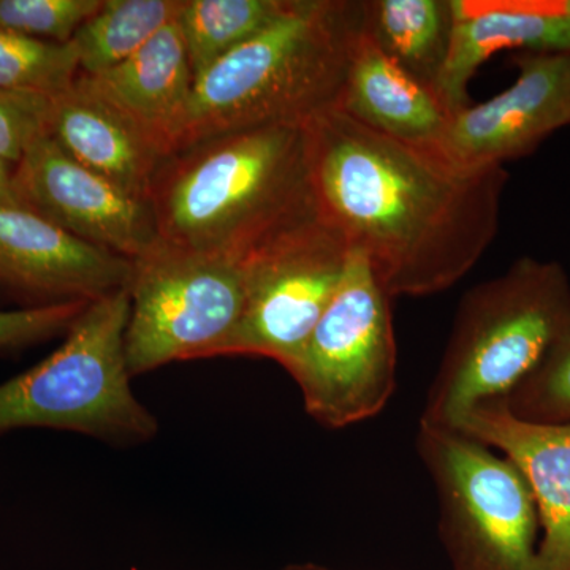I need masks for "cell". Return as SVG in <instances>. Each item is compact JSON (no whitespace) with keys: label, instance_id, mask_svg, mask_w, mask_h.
<instances>
[{"label":"cell","instance_id":"cell-8","mask_svg":"<svg viewBox=\"0 0 570 570\" xmlns=\"http://www.w3.org/2000/svg\"><path fill=\"white\" fill-rule=\"evenodd\" d=\"M246 262L157 245L134 261L127 367L138 377L175 362L223 356L246 303Z\"/></svg>","mask_w":570,"mask_h":570},{"label":"cell","instance_id":"cell-3","mask_svg":"<svg viewBox=\"0 0 570 570\" xmlns=\"http://www.w3.org/2000/svg\"><path fill=\"white\" fill-rule=\"evenodd\" d=\"M360 31L362 2L291 0L275 21L195 78L176 149L235 130L305 124L336 107Z\"/></svg>","mask_w":570,"mask_h":570},{"label":"cell","instance_id":"cell-6","mask_svg":"<svg viewBox=\"0 0 570 570\" xmlns=\"http://www.w3.org/2000/svg\"><path fill=\"white\" fill-rule=\"evenodd\" d=\"M439 532L456 570H540L534 494L512 461L460 428L419 423Z\"/></svg>","mask_w":570,"mask_h":570},{"label":"cell","instance_id":"cell-1","mask_svg":"<svg viewBox=\"0 0 570 570\" xmlns=\"http://www.w3.org/2000/svg\"><path fill=\"white\" fill-rule=\"evenodd\" d=\"M318 213L373 266L385 291H448L497 238L509 174L466 167L436 146L395 140L333 107L306 122Z\"/></svg>","mask_w":570,"mask_h":570},{"label":"cell","instance_id":"cell-12","mask_svg":"<svg viewBox=\"0 0 570 570\" xmlns=\"http://www.w3.org/2000/svg\"><path fill=\"white\" fill-rule=\"evenodd\" d=\"M134 262L91 245L22 205H0V284L37 306L96 302L132 281Z\"/></svg>","mask_w":570,"mask_h":570},{"label":"cell","instance_id":"cell-26","mask_svg":"<svg viewBox=\"0 0 570 570\" xmlns=\"http://www.w3.org/2000/svg\"><path fill=\"white\" fill-rule=\"evenodd\" d=\"M17 165L7 163L0 157V205H21L14 184Z\"/></svg>","mask_w":570,"mask_h":570},{"label":"cell","instance_id":"cell-21","mask_svg":"<svg viewBox=\"0 0 570 570\" xmlns=\"http://www.w3.org/2000/svg\"><path fill=\"white\" fill-rule=\"evenodd\" d=\"M80 73L73 43L29 39L0 29V91L55 99Z\"/></svg>","mask_w":570,"mask_h":570},{"label":"cell","instance_id":"cell-15","mask_svg":"<svg viewBox=\"0 0 570 570\" xmlns=\"http://www.w3.org/2000/svg\"><path fill=\"white\" fill-rule=\"evenodd\" d=\"M48 135L67 156L124 193L148 200L164 156L119 108L78 73L51 102Z\"/></svg>","mask_w":570,"mask_h":570},{"label":"cell","instance_id":"cell-7","mask_svg":"<svg viewBox=\"0 0 570 570\" xmlns=\"http://www.w3.org/2000/svg\"><path fill=\"white\" fill-rule=\"evenodd\" d=\"M392 295L360 250L332 303L287 367L314 422L344 430L381 414L396 390Z\"/></svg>","mask_w":570,"mask_h":570},{"label":"cell","instance_id":"cell-10","mask_svg":"<svg viewBox=\"0 0 570 570\" xmlns=\"http://www.w3.org/2000/svg\"><path fill=\"white\" fill-rule=\"evenodd\" d=\"M18 198L71 235L137 261L159 245L148 202L124 193L41 135L14 171Z\"/></svg>","mask_w":570,"mask_h":570},{"label":"cell","instance_id":"cell-25","mask_svg":"<svg viewBox=\"0 0 570 570\" xmlns=\"http://www.w3.org/2000/svg\"><path fill=\"white\" fill-rule=\"evenodd\" d=\"M52 99L0 91V157L20 164L33 141L48 132Z\"/></svg>","mask_w":570,"mask_h":570},{"label":"cell","instance_id":"cell-22","mask_svg":"<svg viewBox=\"0 0 570 570\" xmlns=\"http://www.w3.org/2000/svg\"><path fill=\"white\" fill-rule=\"evenodd\" d=\"M502 403L510 414L527 422L570 423V330Z\"/></svg>","mask_w":570,"mask_h":570},{"label":"cell","instance_id":"cell-16","mask_svg":"<svg viewBox=\"0 0 570 570\" xmlns=\"http://www.w3.org/2000/svg\"><path fill=\"white\" fill-rule=\"evenodd\" d=\"M82 77L119 108L164 157L175 151L194 89V73L178 20L165 26L115 69Z\"/></svg>","mask_w":570,"mask_h":570},{"label":"cell","instance_id":"cell-13","mask_svg":"<svg viewBox=\"0 0 570 570\" xmlns=\"http://www.w3.org/2000/svg\"><path fill=\"white\" fill-rule=\"evenodd\" d=\"M455 428L519 468L538 504L540 570H570V423L527 422L502 401H491L469 411Z\"/></svg>","mask_w":570,"mask_h":570},{"label":"cell","instance_id":"cell-9","mask_svg":"<svg viewBox=\"0 0 570 570\" xmlns=\"http://www.w3.org/2000/svg\"><path fill=\"white\" fill-rule=\"evenodd\" d=\"M348 253L317 216L249 255L245 311L223 356H264L287 370L340 288Z\"/></svg>","mask_w":570,"mask_h":570},{"label":"cell","instance_id":"cell-4","mask_svg":"<svg viewBox=\"0 0 570 570\" xmlns=\"http://www.w3.org/2000/svg\"><path fill=\"white\" fill-rule=\"evenodd\" d=\"M570 330V281L558 262L519 258L461 299L420 422L459 425L505 400Z\"/></svg>","mask_w":570,"mask_h":570},{"label":"cell","instance_id":"cell-24","mask_svg":"<svg viewBox=\"0 0 570 570\" xmlns=\"http://www.w3.org/2000/svg\"><path fill=\"white\" fill-rule=\"evenodd\" d=\"M88 306L89 302H67L0 311V351L28 347L66 335Z\"/></svg>","mask_w":570,"mask_h":570},{"label":"cell","instance_id":"cell-18","mask_svg":"<svg viewBox=\"0 0 570 570\" xmlns=\"http://www.w3.org/2000/svg\"><path fill=\"white\" fill-rule=\"evenodd\" d=\"M452 0H367L363 31L401 69L436 91L453 32Z\"/></svg>","mask_w":570,"mask_h":570},{"label":"cell","instance_id":"cell-11","mask_svg":"<svg viewBox=\"0 0 570 570\" xmlns=\"http://www.w3.org/2000/svg\"><path fill=\"white\" fill-rule=\"evenodd\" d=\"M515 66L509 89L452 115L436 145L450 160L504 167L570 124V52H521Z\"/></svg>","mask_w":570,"mask_h":570},{"label":"cell","instance_id":"cell-20","mask_svg":"<svg viewBox=\"0 0 570 570\" xmlns=\"http://www.w3.org/2000/svg\"><path fill=\"white\" fill-rule=\"evenodd\" d=\"M288 3L291 0H186L178 22L194 80L275 21Z\"/></svg>","mask_w":570,"mask_h":570},{"label":"cell","instance_id":"cell-19","mask_svg":"<svg viewBox=\"0 0 570 570\" xmlns=\"http://www.w3.org/2000/svg\"><path fill=\"white\" fill-rule=\"evenodd\" d=\"M186 0H104L75 33L80 73L96 77L132 58L165 26L178 20Z\"/></svg>","mask_w":570,"mask_h":570},{"label":"cell","instance_id":"cell-17","mask_svg":"<svg viewBox=\"0 0 570 570\" xmlns=\"http://www.w3.org/2000/svg\"><path fill=\"white\" fill-rule=\"evenodd\" d=\"M336 108L379 134L423 146H436L452 118L436 91L392 61L363 26Z\"/></svg>","mask_w":570,"mask_h":570},{"label":"cell","instance_id":"cell-2","mask_svg":"<svg viewBox=\"0 0 570 570\" xmlns=\"http://www.w3.org/2000/svg\"><path fill=\"white\" fill-rule=\"evenodd\" d=\"M148 205L159 245L246 261L321 216L305 124L214 135L164 157Z\"/></svg>","mask_w":570,"mask_h":570},{"label":"cell","instance_id":"cell-5","mask_svg":"<svg viewBox=\"0 0 570 570\" xmlns=\"http://www.w3.org/2000/svg\"><path fill=\"white\" fill-rule=\"evenodd\" d=\"M129 314V287L89 303L61 346L0 384V438L45 428L119 448L153 441L159 423L130 387L124 346Z\"/></svg>","mask_w":570,"mask_h":570},{"label":"cell","instance_id":"cell-23","mask_svg":"<svg viewBox=\"0 0 570 570\" xmlns=\"http://www.w3.org/2000/svg\"><path fill=\"white\" fill-rule=\"evenodd\" d=\"M104 0H0V29L52 43H70Z\"/></svg>","mask_w":570,"mask_h":570},{"label":"cell","instance_id":"cell-27","mask_svg":"<svg viewBox=\"0 0 570 570\" xmlns=\"http://www.w3.org/2000/svg\"><path fill=\"white\" fill-rule=\"evenodd\" d=\"M283 570H333V569L324 568V566H317V564H294V566H288V568H285Z\"/></svg>","mask_w":570,"mask_h":570},{"label":"cell","instance_id":"cell-14","mask_svg":"<svg viewBox=\"0 0 570 570\" xmlns=\"http://www.w3.org/2000/svg\"><path fill=\"white\" fill-rule=\"evenodd\" d=\"M453 32L436 94L450 115L469 107V85L504 50L570 52V0H452Z\"/></svg>","mask_w":570,"mask_h":570}]
</instances>
